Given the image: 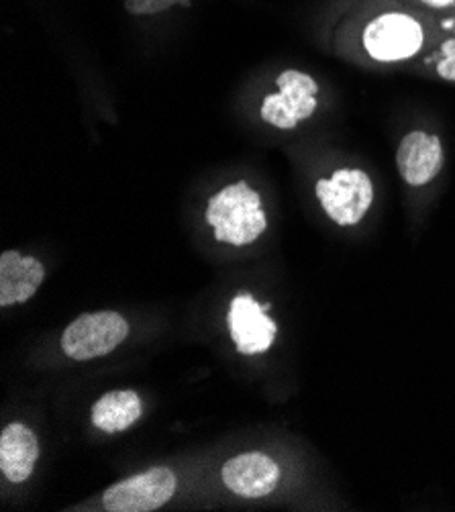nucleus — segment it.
I'll list each match as a JSON object with an SVG mask.
<instances>
[{"instance_id": "obj_1", "label": "nucleus", "mask_w": 455, "mask_h": 512, "mask_svg": "<svg viewBox=\"0 0 455 512\" xmlns=\"http://www.w3.org/2000/svg\"><path fill=\"white\" fill-rule=\"evenodd\" d=\"M205 219L215 229L217 241L235 247L254 243L268 227L262 196L243 180L225 186L209 200Z\"/></svg>"}, {"instance_id": "obj_2", "label": "nucleus", "mask_w": 455, "mask_h": 512, "mask_svg": "<svg viewBox=\"0 0 455 512\" xmlns=\"http://www.w3.org/2000/svg\"><path fill=\"white\" fill-rule=\"evenodd\" d=\"M317 198L327 217L339 227H356L374 202L372 178L358 168L335 170L317 182Z\"/></svg>"}, {"instance_id": "obj_3", "label": "nucleus", "mask_w": 455, "mask_h": 512, "mask_svg": "<svg viewBox=\"0 0 455 512\" xmlns=\"http://www.w3.org/2000/svg\"><path fill=\"white\" fill-rule=\"evenodd\" d=\"M129 335V323L115 311L84 313L62 333V349L74 362H88L115 351Z\"/></svg>"}, {"instance_id": "obj_4", "label": "nucleus", "mask_w": 455, "mask_h": 512, "mask_svg": "<svg viewBox=\"0 0 455 512\" xmlns=\"http://www.w3.org/2000/svg\"><path fill=\"white\" fill-rule=\"evenodd\" d=\"M176 486L178 478L170 468H151L109 486L103 506L109 512H151L172 500Z\"/></svg>"}, {"instance_id": "obj_5", "label": "nucleus", "mask_w": 455, "mask_h": 512, "mask_svg": "<svg viewBox=\"0 0 455 512\" xmlns=\"http://www.w3.org/2000/svg\"><path fill=\"white\" fill-rule=\"evenodd\" d=\"M278 94L264 98L260 117L284 131L294 129L300 121H307L317 111L319 84L300 70H284L278 80Z\"/></svg>"}, {"instance_id": "obj_6", "label": "nucleus", "mask_w": 455, "mask_h": 512, "mask_svg": "<svg viewBox=\"0 0 455 512\" xmlns=\"http://www.w3.org/2000/svg\"><path fill=\"white\" fill-rule=\"evenodd\" d=\"M425 41L423 27L417 19L404 13H386L368 23L364 47L376 62H402L417 56Z\"/></svg>"}, {"instance_id": "obj_7", "label": "nucleus", "mask_w": 455, "mask_h": 512, "mask_svg": "<svg viewBox=\"0 0 455 512\" xmlns=\"http://www.w3.org/2000/svg\"><path fill=\"white\" fill-rule=\"evenodd\" d=\"M229 335L243 355H260L266 353L276 339L278 327L266 315L264 304H260L249 292H239L227 313Z\"/></svg>"}, {"instance_id": "obj_8", "label": "nucleus", "mask_w": 455, "mask_h": 512, "mask_svg": "<svg viewBox=\"0 0 455 512\" xmlns=\"http://www.w3.org/2000/svg\"><path fill=\"white\" fill-rule=\"evenodd\" d=\"M221 478L223 484L241 498H262L278 488L280 468L270 455L249 451L225 462Z\"/></svg>"}, {"instance_id": "obj_9", "label": "nucleus", "mask_w": 455, "mask_h": 512, "mask_svg": "<svg viewBox=\"0 0 455 512\" xmlns=\"http://www.w3.org/2000/svg\"><path fill=\"white\" fill-rule=\"evenodd\" d=\"M396 166L400 178L407 184H429L443 168L441 139L425 131H413L404 135L396 151Z\"/></svg>"}, {"instance_id": "obj_10", "label": "nucleus", "mask_w": 455, "mask_h": 512, "mask_svg": "<svg viewBox=\"0 0 455 512\" xmlns=\"http://www.w3.org/2000/svg\"><path fill=\"white\" fill-rule=\"evenodd\" d=\"M45 280V266L15 249L0 255V306L27 302Z\"/></svg>"}, {"instance_id": "obj_11", "label": "nucleus", "mask_w": 455, "mask_h": 512, "mask_svg": "<svg viewBox=\"0 0 455 512\" xmlns=\"http://www.w3.org/2000/svg\"><path fill=\"white\" fill-rule=\"evenodd\" d=\"M39 459V441L33 429L23 423H11L0 435V470L13 484L31 478Z\"/></svg>"}, {"instance_id": "obj_12", "label": "nucleus", "mask_w": 455, "mask_h": 512, "mask_svg": "<svg viewBox=\"0 0 455 512\" xmlns=\"http://www.w3.org/2000/svg\"><path fill=\"white\" fill-rule=\"evenodd\" d=\"M143 415V402L133 390H111L100 396L90 413V421L103 433H123Z\"/></svg>"}, {"instance_id": "obj_13", "label": "nucleus", "mask_w": 455, "mask_h": 512, "mask_svg": "<svg viewBox=\"0 0 455 512\" xmlns=\"http://www.w3.org/2000/svg\"><path fill=\"white\" fill-rule=\"evenodd\" d=\"M174 5L184 9L192 7L190 0H125V9L131 15H158L172 9Z\"/></svg>"}, {"instance_id": "obj_14", "label": "nucleus", "mask_w": 455, "mask_h": 512, "mask_svg": "<svg viewBox=\"0 0 455 512\" xmlns=\"http://www.w3.org/2000/svg\"><path fill=\"white\" fill-rule=\"evenodd\" d=\"M441 60L437 62V74L447 80V82H455V37L447 39L441 45Z\"/></svg>"}, {"instance_id": "obj_15", "label": "nucleus", "mask_w": 455, "mask_h": 512, "mask_svg": "<svg viewBox=\"0 0 455 512\" xmlns=\"http://www.w3.org/2000/svg\"><path fill=\"white\" fill-rule=\"evenodd\" d=\"M423 3L429 7H435V9H445V7H451L455 0H423Z\"/></svg>"}]
</instances>
